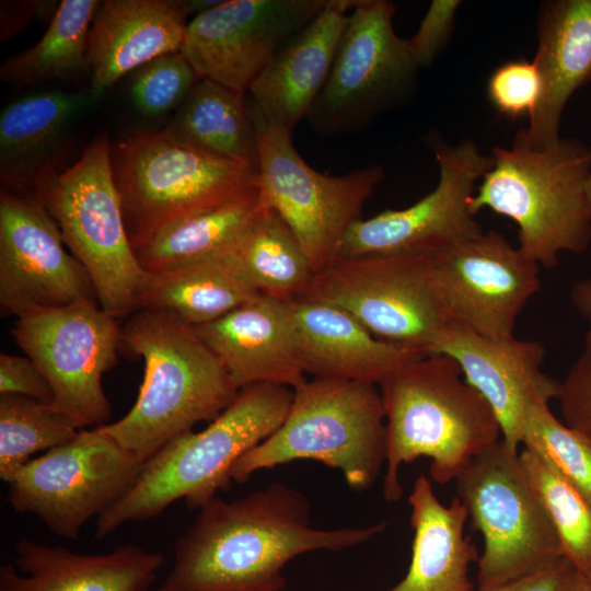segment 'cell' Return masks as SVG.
I'll return each mask as SVG.
<instances>
[{
	"mask_svg": "<svg viewBox=\"0 0 591 591\" xmlns=\"http://www.w3.org/2000/svg\"><path fill=\"white\" fill-rule=\"evenodd\" d=\"M426 143L439 166L437 186L406 208L354 222L343 237L339 258L431 254L483 232L471 202L478 181L493 165L491 157L472 140L450 144L429 135Z\"/></svg>",
	"mask_w": 591,
	"mask_h": 591,
	"instance_id": "cell-15",
	"label": "cell"
},
{
	"mask_svg": "<svg viewBox=\"0 0 591 591\" xmlns=\"http://www.w3.org/2000/svg\"><path fill=\"white\" fill-rule=\"evenodd\" d=\"M583 575L591 581V568Z\"/></svg>",
	"mask_w": 591,
	"mask_h": 591,
	"instance_id": "cell-47",
	"label": "cell"
},
{
	"mask_svg": "<svg viewBox=\"0 0 591 591\" xmlns=\"http://www.w3.org/2000/svg\"><path fill=\"white\" fill-rule=\"evenodd\" d=\"M143 464L99 427L80 429L67 443L22 466L8 483V500L53 534L76 538L90 519L131 489Z\"/></svg>",
	"mask_w": 591,
	"mask_h": 591,
	"instance_id": "cell-13",
	"label": "cell"
},
{
	"mask_svg": "<svg viewBox=\"0 0 591 591\" xmlns=\"http://www.w3.org/2000/svg\"><path fill=\"white\" fill-rule=\"evenodd\" d=\"M83 300L97 301L92 280L44 205L1 189V314L19 317Z\"/></svg>",
	"mask_w": 591,
	"mask_h": 591,
	"instance_id": "cell-18",
	"label": "cell"
},
{
	"mask_svg": "<svg viewBox=\"0 0 591 591\" xmlns=\"http://www.w3.org/2000/svg\"><path fill=\"white\" fill-rule=\"evenodd\" d=\"M586 196H587V206L589 216L591 218V174L589 175L587 183H586Z\"/></svg>",
	"mask_w": 591,
	"mask_h": 591,
	"instance_id": "cell-45",
	"label": "cell"
},
{
	"mask_svg": "<svg viewBox=\"0 0 591 591\" xmlns=\"http://www.w3.org/2000/svg\"><path fill=\"white\" fill-rule=\"evenodd\" d=\"M290 304L301 366L314 378L378 385L393 371L427 355L375 337L338 306L305 299Z\"/></svg>",
	"mask_w": 591,
	"mask_h": 591,
	"instance_id": "cell-24",
	"label": "cell"
},
{
	"mask_svg": "<svg viewBox=\"0 0 591 591\" xmlns=\"http://www.w3.org/2000/svg\"><path fill=\"white\" fill-rule=\"evenodd\" d=\"M42 1L5 0L0 2V40L7 42L22 32L36 15H39Z\"/></svg>",
	"mask_w": 591,
	"mask_h": 591,
	"instance_id": "cell-42",
	"label": "cell"
},
{
	"mask_svg": "<svg viewBox=\"0 0 591 591\" xmlns=\"http://www.w3.org/2000/svg\"><path fill=\"white\" fill-rule=\"evenodd\" d=\"M14 565L0 568V591H150L164 556L137 545L84 555L22 538Z\"/></svg>",
	"mask_w": 591,
	"mask_h": 591,
	"instance_id": "cell-23",
	"label": "cell"
},
{
	"mask_svg": "<svg viewBox=\"0 0 591 591\" xmlns=\"http://www.w3.org/2000/svg\"><path fill=\"white\" fill-rule=\"evenodd\" d=\"M114 181L132 247L164 227L256 187L257 171L138 130L111 144Z\"/></svg>",
	"mask_w": 591,
	"mask_h": 591,
	"instance_id": "cell-8",
	"label": "cell"
},
{
	"mask_svg": "<svg viewBox=\"0 0 591 591\" xmlns=\"http://www.w3.org/2000/svg\"><path fill=\"white\" fill-rule=\"evenodd\" d=\"M80 429L51 403L0 395V478L9 483L34 454L67 443Z\"/></svg>",
	"mask_w": 591,
	"mask_h": 591,
	"instance_id": "cell-34",
	"label": "cell"
},
{
	"mask_svg": "<svg viewBox=\"0 0 591 591\" xmlns=\"http://www.w3.org/2000/svg\"><path fill=\"white\" fill-rule=\"evenodd\" d=\"M536 63L543 94L530 117L526 137L545 148L559 136L561 115L571 95L591 79V0H549L537 15Z\"/></svg>",
	"mask_w": 591,
	"mask_h": 591,
	"instance_id": "cell-25",
	"label": "cell"
},
{
	"mask_svg": "<svg viewBox=\"0 0 591 591\" xmlns=\"http://www.w3.org/2000/svg\"><path fill=\"white\" fill-rule=\"evenodd\" d=\"M565 424L591 436V329L563 381L557 396Z\"/></svg>",
	"mask_w": 591,
	"mask_h": 591,
	"instance_id": "cell-38",
	"label": "cell"
},
{
	"mask_svg": "<svg viewBox=\"0 0 591 591\" xmlns=\"http://www.w3.org/2000/svg\"><path fill=\"white\" fill-rule=\"evenodd\" d=\"M228 254L259 294L282 302L300 299L315 275L291 229L264 207Z\"/></svg>",
	"mask_w": 591,
	"mask_h": 591,
	"instance_id": "cell-31",
	"label": "cell"
},
{
	"mask_svg": "<svg viewBox=\"0 0 591 591\" xmlns=\"http://www.w3.org/2000/svg\"><path fill=\"white\" fill-rule=\"evenodd\" d=\"M255 127L260 205L281 217L318 274L339 258L346 231L362 219L363 206L384 170L373 164L343 175L323 174L301 158L290 131L269 124Z\"/></svg>",
	"mask_w": 591,
	"mask_h": 591,
	"instance_id": "cell-10",
	"label": "cell"
},
{
	"mask_svg": "<svg viewBox=\"0 0 591 591\" xmlns=\"http://www.w3.org/2000/svg\"><path fill=\"white\" fill-rule=\"evenodd\" d=\"M564 591H591V581L575 568Z\"/></svg>",
	"mask_w": 591,
	"mask_h": 591,
	"instance_id": "cell-44",
	"label": "cell"
},
{
	"mask_svg": "<svg viewBox=\"0 0 591 591\" xmlns=\"http://www.w3.org/2000/svg\"><path fill=\"white\" fill-rule=\"evenodd\" d=\"M257 186L210 210L173 222L134 247L146 273H160L231 251L260 210Z\"/></svg>",
	"mask_w": 591,
	"mask_h": 591,
	"instance_id": "cell-30",
	"label": "cell"
},
{
	"mask_svg": "<svg viewBox=\"0 0 591 591\" xmlns=\"http://www.w3.org/2000/svg\"><path fill=\"white\" fill-rule=\"evenodd\" d=\"M569 298L577 313L591 324V279L577 281L570 290Z\"/></svg>",
	"mask_w": 591,
	"mask_h": 591,
	"instance_id": "cell-43",
	"label": "cell"
},
{
	"mask_svg": "<svg viewBox=\"0 0 591 591\" xmlns=\"http://www.w3.org/2000/svg\"><path fill=\"white\" fill-rule=\"evenodd\" d=\"M521 444L541 455L591 502V436L560 422L549 403L535 402L526 414Z\"/></svg>",
	"mask_w": 591,
	"mask_h": 591,
	"instance_id": "cell-35",
	"label": "cell"
},
{
	"mask_svg": "<svg viewBox=\"0 0 591 591\" xmlns=\"http://www.w3.org/2000/svg\"><path fill=\"white\" fill-rule=\"evenodd\" d=\"M199 80L179 51L165 54L137 70L130 84L131 101L143 116H164L181 106Z\"/></svg>",
	"mask_w": 591,
	"mask_h": 591,
	"instance_id": "cell-36",
	"label": "cell"
},
{
	"mask_svg": "<svg viewBox=\"0 0 591 591\" xmlns=\"http://www.w3.org/2000/svg\"><path fill=\"white\" fill-rule=\"evenodd\" d=\"M459 0H433L416 33L407 38L410 55L420 68L429 67L452 36Z\"/></svg>",
	"mask_w": 591,
	"mask_h": 591,
	"instance_id": "cell-39",
	"label": "cell"
},
{
	"mask_svg": "<svg viewBox=\"0 0 591 591\" xmlns=\"http://www.w3.org/2000/svg\"><path fill=\"white\" fill-rule=\"evenodd\" d=\"M433 280L454 324L489 337L514 335L540 289V266L501 233L482 232L429 254Z\"/></svg>",
	"mask_w": 591,
	"mask_h": 591,
	"instance_id": "cell-16",
	"label": "cell"
},
{
	"mask_svg": "<svg viewBox=\"0 0 591 591\" xmlns=\"http://www.w3.org/2000/svg\"><path fill=\"white\" fill-rule=\"evenodd\" d=\"M573 569L572 564L560 555L519 579L496 588L474 591H564Z\"/></svg>",
	"mask_w": 591,
	"mask_h": 591,
	"instance_id": "cell-41",
	"label": "cell"
},
{
	"mask_svg": "<svg viewBox=\"0 0 591 591\" xmlns=\"http://www.w3.org/2000/svg\"><path fill=\"white\" fill-rule=\"evenodd\" d=\"M490 157L493 165L472 198L475 215L486 208L511 219L518 225V247L540 267H555L565 252H587L591 148L559 138L537 149L520 129L509 147L493 148Z\"/></svg>",
	"mask_w": 591,
	"mask_h": 591,
	"instance_id": "cell-5",
	"label": "cell"
},
{
	"mask_svg": "<svg viewBox=\"0 0 591 591\" xmlns=\"http://www.w3.org/2000/svg\"><path fill=\"white\" fill-rule=\"evenodd\" d=\"M99 99L89 90H48L9 103L0 114L2 189L34 196L39 177L51 165L67 131Z\"/></svg>",
	"mask_w": 591,
	"mask_h": 591,
	"instance_id": "cell-26",
	"label": "cell"
},
{
	"mask_svg": "<svg viewBox=\"0 0 591 591\" xmlns=\"http://www.w3.org/2000/svg\"><path fill=\"white\" fill-rule=\"evenodd\" d=\"M300 299L338 306L375 337L421 354L453 324L429 254L340 257L314 275Z\"/></svg>",
	"mask_w": 591,
	"mask_h": 591,
	"instance_id": "cell-12",
	"label": "cell"
},
{
	"mask_svg": "<svg viewBox=\"0 0 591 591\" xmlns=\"http://www.w3.org/2000/svg\"><path fill=\"white\" fill-rule=\"evenodd\" d=\"M395 5L358 0L306 120L321 136L356 132L414 93L419 68L394 30Z\"/></svg>",
	"mask_w": 591,
	"mask_h": 591,
	"instance_id": "cell-11",
	"label": "cell"
},
{
	"mask_svg": "<svg viewBox=\"0 0 591 591\" xmlns=\"http://www.w3.org/2000/svg\"><path fill=\"white\" fill-rule=\"evenodd\" d=\"M192 13L188 0H104L88 37L89 91L100 99L127 73L179 51Z\"/></svg>",
	"mask_w": 591,
	"mask_h": 591,
	"instance_id": "cell-21",
	"label": "cell"
},
{
	"mask_svg": "<svg viewBox=\"0 0 591 591\" xmlns=\"http://www.w3.org/2000/svg\"><path fill=\"white\" fill-rule=\"evenodd\" d=\"M290 302L259 294L217 321L193 327L237 390L256 383L294 390L306 381Z\"/></svg>",
	"mask_w": 591,
	"mask_h": 591,
	"instance_id": "cell-22",
	"label": "cell"
},
{
	"mask_svg": "<svg viewBox=\"0 0 591 591\" xmlns=\"http://www.w3.org/2000/svg\"><path fill=\"white\" fill-rule=\"evenodd\" d=\"M243 591H279V590H273V589H253V590H243Z\"/></svg>",
	"mask_w": 591,
	"mask_h": 591,
	"instance_id": "cell-46",
	"label": "cell"
},
{
	"mask_svg": "<svg viewBox=\"0 0 591 591\" xmlns=\"http://www.w3.org/2000/svg\"><path fill=\"white\" fill-rule=\"evenodd\" d=\"M100 1L62 0L47 30L32 47L9 57L0 79L15 86L67 81L89 71L90 26Z\"/></svg>",
	"mask_w": 591,
	"mask_h": 591,
	"instance_id": "cell-32",
	"label": "cell"
},
{
	"mask_svg": "<svg viewBox=\"0 0 591 591\" xmlns=\"http://www.w3.org/2000/svg\"><path fill=\"white\" fill-rule=\"evenodd\" d=\"M292 397L293 389L280 384L240 389L205 429L176 437L144 462L131 489L97 517L95 538L126 522L157 518L178 499L199 509L219 490H228L234 463L278 429Z\"/></svg>",
	"mask_w": 591,
	"mask_h": 591,
	"instance_id": "cell-4",
	"label": "cell"
},
{
	"mask_svg": "<svg viewBox=\"0 0 591 591\" xmlns=\"http://www.w3.org/2000/svg\"><path fill=\"white\" fill-rule=\"evenodd\" d=\"M413 528L412 557L404 578L384 591H474L468 570L478 560L476 545L464 534L467 510L455 497L449 506L420 474L408 499Z\"/></svg>",
	"mask_w": 591,
	"mask_h": 591,
	"instance_id": "cell-27",
	"label": "cell"
},
{
	"mask_svg": "<svg viewBox=\"0 0 591 591\" xmlns=\"http://www.w3.org/2000/svg\"><path fill=\"white\" fill-rule=\"evenodd\" d=\"M357 1L325 0L320 12L276 53L246 92L254 124L280 126L292 134L306 118Z\"/></svg>",
	"mask_w": 591,
	"mask_h": 591,
	"instance_id": "cell-20",
	"label": "cell"
},
{
	"mask_svg": "<svg viewBox=\"0 0 591 591\" xmlns=\"http://www.w3.org/2000/svg\"><path fill=\"white\" fill-rule=\"evenodd\" d=\"M0 395H20L46 403L53 389L39 367L28 357L0 355Z\"/></svg>",
	"mask_w": 591,
	"mask_h": 591,
	"instance_id": "cell-40",
	"label": "cell"
},
{
	"mask_svg": "<svg viewBox=\"0 0 591 591\" xmlns=\"http://www.w3.org/2000/svg\"><path fill=\"white\" fill-rule=\"evenodd\" d=\"M118 318L97 301L40 309L16 317L14 341L46 375L53 406L81 429L106 425L112 406L102 378L121 348Z\"/></svg>",
	"mask_w": 591,
	"mask_h": 591,
	"instance_id": "cell-14",
	"label": "cell"
},
{
	"mask_svg": "<svg viewBox=\"0 0 591 591\" xmlns=\"http://www.w3.org/2000/svg\"><path fill=\"white\" fill-rule=\"evenodd\" d=\"M325 0H229L196 14L179 53L200 79L245 94Z\"/></svg>",
	"mask_w": 591,
	"mask_h": 591,
	"instance_id": "cell-17",
	"label": "cell"
},
{
	"mask_svg": "<svg viewBox=\"0 0 591 591\" xmlns=\"http://www.w3.org/2000/svg\"><path fill=\"white\" fill-rule=\"evenodd\" d=\"M174 546V563L154 591H243L286 584L283 567L299 555L343 551L383 533L361 528L316 529L300 490L280 482L231 501L212 498Z\"/></svg>",
	"mask_w": 591,
	"mask_h": 591,
	"instance_id": "cell-1",
	"label": "cell"
},
{
	"mask_svg": "<svg viewBox=\"0 0 591 591\" xmlns=\"http://www.w3.org/2000/svg\"><path fill=\"white\" fill-rule=\"evenodd\" d=\"M431 352L447 355L459 364L466 382L494 410L502 439L513 450L521 444L531 405L557 399L560 382L542 370L545 347L541 341L514 335L484 336L453 323L440 334Z\"/></svg>",
	"mask_w": 591,
	"mask_h": 591,
	"instance_id": "cell-19",
	"label": "cell"
},
{
	"mask_svg": "<svg viewBox=\"0 0 591 591\" xmlns=\"http://www.w3.org/2000/svg\"><path fill=\"white\" fill-rule=\"evenodd\" d=\"M486 92L488 101L501 115L512 119L524 115L530 118L540 104L543 81L533 60L514 59L490 73Z\"/></svg>",
	"mask_w": 591,
	"mask_h": 591,
	"instance_id": "cell-37",
	"label": "cell"
},
{
	"mask_svg": "<svg viewBox=\"0 0 591 591\" xmlns=\"http://www.w3.org/2000/svg\"><path fill=\"white\" fill-rule=\"evenodd\" d=\"M385 457V413L379 386L313 378L293 390L282 424L243 454L230 476L241 484L260 470L314 460L339 470L350 489L362 491L375 483Z\"/></svg>",
	"mask_w": 591,
	"mask_h": 591,
	"instance_id": "cell-6",
	"label": "cell"
},
{
	"mask_svg": "<svg viewBox=\"0 0 591 591\" xmlns=\"http://www.w3.org/2000/svg\"><path fill=\"white\" fill-rule=\"evenodd\" d=\"M244 95L200 79L162 132L182 144L257 171V129Z\"/></svg>",
	"mask_w": 591,
	"mask_h": 591,
	"instance_id": "cell-29",
	"label": "cell"
},
{
	"mask_svg": "<svg viewBox=\"0 0 591 591\" xmlns=\"http://www.w3.org/2000/svg\"><path fill=\"white\" fill-rule=\"evenodd\" d=\"M378 386L386 427L382 491L389 502L403 495V464L429 457L431 478L447 484L476 455L502 439L494 410L447 355L420 356L390 373Z\"/></svg>",
	"mask_w": 591,
	"mask_h": 591,
	"instance_id": "cell-2",
	"label": "cell"
},
{
	"mask_svg": "<svg viewBox=\"0 0 591 591\" xmlns=\"http://www.w3.org/2000/svg\"><path fill=\"white\" fill-rule=\"evenodd\" d=\"M519 457L556 532L563 556L586 573L591 568V502L536 452L524 448Z\"/></svg>",
	"mask_w": 591,
	"mask_h": 591,
	"instance_id": "cell-33",
	"label": "cell"
},
{
	"mask_svg": "<svg viewBox=\"0 0 591 591\" xmlns=\"http://www.w3.org/2000/svg\"><path fill=\"white\" fill-rule=\"evenodd\" d=\"M258 296L227 253L171 270L146 273L137 310L163 312L196 327Z\"/></svg>",
	"mask_w": 591,
	"mask_h": 591,
	"instance_id": "cell-28",
	"label": "cell"
},
{
	"mask_svg": "<svg viewBox=\"0 0 591 591\" xmlns=\"http://www.w3.org/2000/svg\"><path fill=\"white\" fill-rule=\"evenodd\" d=\"M120 349L143 359V380L130 410L99 428L143 462L212 421L239 391L195 329L173 315L137 310L121 327Z\"/></svg>",
	"mask_w": 591,
	"mask_h": 591,
	"instance_id": "cell-3",
	"label": "cell"
},
{
	"mask_svg": "<svg viewBox=\"0 0 591 591\" xmlns=\"http://www.w3.org/2000/svg\"><path fill=\"white\" fill-rule=\"evenodd\" d=\"M34 196L89 274L101 309L117 318L136 312L146 271L127 235L108 138H96L66 170H47Z\"/></svg>",
	"mask_w": 591,
	"mask_h": 591,
	"instance_id": "cell-7",
	"label": "cell"
},
{
	"mask_svg": "<svg viewBox=\"0 0 591 591\" xmlns=\"http://www.w3.org/2000/svg\"><path fill=\"white\" fill-rule=\"evenodd\" d=\"M454 480L456 497L484 540L477 589L506 584L563 555L518 450L503 439L476 455Z\"/></svg>",
	"mask_w": 591,
	"mask_h": 591,
	"instance_id": "cell-9",
	"label": "cell"
}]
</instances>
